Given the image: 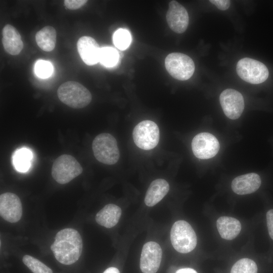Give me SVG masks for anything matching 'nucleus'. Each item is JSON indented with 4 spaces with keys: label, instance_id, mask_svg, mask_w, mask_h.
<instances>
[{
    "label": "nucleus",
    "instance_id": "obj_1",
    "mask_svg": "<svg viewBox=\"0 0 273 273\" xmlns=\"http://www.w3.org/2000/svg\"><path fill=\"white\" fill-rule=\"evenodd\" d=\"M82 238L75 229L66 228L59 231L51 246L55 257L60 263L70 265L76 262L82 251Z\"/></svg>",
    "mask_w": 273,
    "mask_h": 273
},
{
    "label": "nucleus",
    "instance_id": "obj_2",
    "mask_svg": "<svg viewBox=\"0 0 273 273\" xmlns=\"http://www.w3.org/2000/svg\"><path fill=\"white\" fill-rule=\"evenodd\" d=\"M57 95L63 103L74 109L87 106L92 99L91 93L84 86L74 81L62 83L58 88Z\"/></svg>",
    "mask_w": 273,
    "mask_h": 273
},
{
    "label": "nucleus",
    "instance_id": "obj_3",
    "mask_svg": "<svg viewBox=\"0 0 273 273\" xmlns=\"http://www.w3.org/2000/svg\"><path fill=\"white\" fill-rule=\"evenodd\" d=\"M92 149L96 159L103 164L113 165L119 159L117 141L110 133H102L97 135L92 143Z\"/></svg>",
    "mask_w": 273,
    "mask_h": 273
},
{
    "label": "nucleus",
    "instance_id": "obj_4",
    "mask_svg": "<svg viewBox=\"0 0 273 273\" xmlns=\"http://www.w3.org/2000/svg\"><path fill=\"white\" fill-rule=\"evenodd\" d=\"M170 240L175 250L181 253L192 251L197 243L194 230L188 222L182 220L175 222L172 226Z\"/></svg>",
    "mask_w": 273,
    "mask_h": 273
},
{
    "label": "nucleus",
    "instance_id": "obj_5",
    "mask_svg": "<svg viewBox=\"0 0 273 273\" xmlns=\"http://www.w3.org/2000/svg\"><path fill=\"white\" fill-rule=\"evenodd\" d=\"M83 168L72 156L63 154L54 161L52 167L53 178L60 184H65L79 175Z\"/></svg>",
    "mask_w": 273,
    "mask_h": 273
},
{
    "label": "nucleus",
    "instance_id": "obj_6",
    "mask_svg": "<svg viewBox=\"0 0 273 273\" xmlns=\"http://www.w3.org/2000/svg\"><path fill=\"white\" fill-rule=\"evenodd\" d=\"M165 67L169 74L179 80L190 79L195 71L193 60L188 55L180 53H172L165 59Z\"/></svg>",
    "mask_w": 273,
    "mask_h": 273
},
{
    "label": "nucleus",
    "instance_id": "obj_7",
    "mask_svg": "<svg viewBox=\"0 0 273 273\" xmlns=\"http://www.w3.org/2000/svg\"><path fill=\"white\" fill-rule=\"evenodd\" d=\"M236 71L243 80L252 84H259L268 78L269 72L266 66L257 60L245 58L237 64Z\"/></svg>",
    "mask_w": 273,
    "mask_h": 273
},
{
    "label": "nucleus",
    "instance_id": "obj_8",
    "mask_svg": "<svg viewBox=\"0 0 273 273\" xmlns=\"http://www.w3.org/2000/svg\"><path fill=\"white\" fill-rule=\"evenodd\" d=\"M137 147L146 150L154 148L158 144L160 132L158 125L151 120H144L138 124L132 132Z\"/></svg>",
    "mask_w": 273,
    "mask_h": 273
},
{
    "label": "nucleus",
    "instance_id": "obj_9",
    "mask_svg": "<svg viewBox=\"0 0 273 273\" xmlns=\"http://www.w3.org/2000/svg\"><path fill=\"white\" fill-rule=\"evenodd\" d=\"M219 148L218 140L209 132L198 133L192 142V149L194 155L201 159H208L214 157L218 152Z\"/></svg>",
    "mask_w": 273,
    "mask_h": 273
},
{
    "label": "nucleus",
    "instance_id": "obj_10",
    "mask_svg": "<svg viewBox=\"0 0 273 273\" xmlns=\"http://www.w3.org/2000/svg\"><path fill=\"white\" fill-rule=\"evenodd\" d=\"M219 101L224 114L229 118L236 119L242 114L244 100L238 91L232 88L224 90L220 95Z\"/></svg>",
    "mask_w": 273,
    "mask_h": 273
},
{
    "label": "nucleus",
    "instance_id": "obj_11",
    "mask_svg": "<svg viewBox=\"0 0 273 273\" xmlns=\"http://www.w3.org/2000/svg\"><path fill=\"white\" fill-rule=\"evenodd\" d=\"M162 256L160 246L155 242H148L143 247L140 266L143 273H156L159 268Z\"/></svg>",
    "mask_w": 273,
    "mask_h": 273
},
{
    "label": "nucleus",
    "instance_id": "obj_12",
    "mask_svg": "<svg viewBox=\"0 0 273 273\" xmlns=\"http://www.w3.org/2000/svg\"><path fill=\"white\" fill-rule=\"evenodd\" d=\"M22 205L15 194L7 192L0 195V215L5 220L15 223L22 216Z\"/></svg>",
    "mask_w": 273,
    "mask_h": 273
},
{
    "label": "nucleus",
    "instance_id": "obj_13",
    "mask_svg": "<svg viewBox=\"0 0 273 273\" xmlns=\"http://www.w3.org/2000/svg\"><path fill=\"white\" fill-rule=\"evenodd\" d=\"M166 21L172 31L177 33H182L186 30L189 25L188 12L178 2L171 1L169 3Z\"/></svg>",
    "mask_w": 273,
    "mask_h": 273
},
{
    "label": "nucleus",
    "instance_id": "obj_14",
    "mask_svg": "<svg viewBox=\"0 0 273 273\" xmlns=\"http://www.w3.org/2000/svg\"><path fill=\"white\" fill-rule=\"evenodd\" d=\"M77 46L80 58L86 65H94L99 62L101 48L94 38L82 36L78 39Z\"/></svg>",
    "mask_w": 273,
    "mask_h": 273
},
{
    "label": "nucleus",
    "instance_id": "obj_15",
    "mask_svg": "<svg viewBox=\"0 0 273 273\" xmlns=\"http://www.w3.org/2000/svg\"><path fill=\"white\" fill-rule=\"evenodd\" d=\"M261 183V178L256 173H249L235 177L231 187L233 192L238 195H246L256 191Z\"/></svg>",
    "mask_w": 273,
    "mask_h": 273
},
{
    "label": "nucleus",
    "instance_id": "obj_16",
    "mask_svg": "<svg viewBox=\"0 0 273 273\" xmlns=\"http://www.w3.org/2000/svg\"><path fill=\"white\" fill-rule=\"evenodd\" d=\"M2 43L5 50L12 55H18L23 48L20 34L10 24L6 25L3 29Z\"/></svg>",
    "mask_w": 273,
    "mask_h": 273
},
{
    "label": "nucleus",
    "instance_id": "obj_17",
    "mask_svg": "<svg viewBox=\"0 0 273 273\" xmlns=\"http://www.w3.org/2000/svg\"><path fill=\"white\" fill-rule=\"evenodd\" d=\"M169 190L168 182L162 178L153 180L148 188L144 202L149 207H152L159 202L167 194Z\"/></svg>",
    "mask_w": 273,
    "mask_h": 273
},
{
    "label": "nucleus",
    "instance_id": "obj_18",
    "mask_svg": "<svg viewBox=\"0 0 273 273\" xmlns=\"http://www.w3.org/2000/svg\"><path fill=\"white\" fill-rule=\"evenodd\" d=\"M121 209L117 205L109 204L105 205L96 214V222L107 228H111L117 224L121 215Z\"/></svg>",
    "mask_w": 273,
    "mask_h": 273
},
{
    "label": "nucleus",
    "instance_id": "obj_19",
    "mask_svg": "<svg viewBox=\"0 0 273 273\" xmlns=\"http://www.w3.org/2000/svg\"><path fill=\"white\" fill-rule=\"evenodd\" d=\"M216 226L221 237L227 240L235 239L241 230L240 222L236 218L230 216L218 218Z\"/></svg>",
    "mask_w": 273,
    "mask_h": 273
},
{
    "label": "nucleus",
    "instance_id": "obj_20",
    "mask_svg": "<svg viewBox=\"0 0 273 273\" xmlns=\"http://www.w3.org/2000/svg\"><path fill=\"white\" fill-rule=\"evenodd\" d=\"M57 32L51 26H46L37 31L35 40L38 46L43 51L50 52L55 47Z\"/></svg>",
    "mask_w": 273,
    "mask_h": 273
},
{
    "label": "nucleus",
    "instance_id": "obj_21",
    "mask_svg": "<svg viewBox=\"0 0 273 273\" xmlns=\"http://www.w3.org/2000/svg\"><path fill=\"white\" fill-rule=\"evenodd\" d=\"M32 158V153L29 149H20L14 155V165L18 171L26 172L30 166Z\"/></svg>",
    "mask_w": 273,
    "mask_h": 273
},
{
    "label": "nucleus",
    "instance_id": "obj_22",
    "mask_svg": "<svg viewBox=\"0 0 273 273\" xmlns=\"http://www.w3.org/2000/svg\"><path fill=\"white\" fill-rule=\"evenodd\" d=\"M119 54L116 50L111 47L101 49L99 62L107 67L115 66L119 60Z\"/></svg>",
    "mask_w": 273,
    "mask_h": 273
},
{
    "label": "nucleus",
    "instance_id": "obj_23",
    "mask_svg": "<svg viewBox=\"0 0 273 273\" xmlns=\"http://www.w3.org/2000/svg\"><path fill=\"white\" fill-rule=\"evenodd\" d=\"M22 261L33 273H53L50 267L30 255H24L23 257Z\"/></svg>",
    "mask_w": 273,
    "mask_h": 273
},
{
    "label": "nucleus",
    "instance_id": "obj_24",
    "mask_svg": "<svg viewBox=\"0 0 273 273\" xmlns=\"http://www.w3.org/2000/svg\"><path fill=\"white\" fill-rule=\"evenodd\" d=\"M257 266L256 263L249 258H242L236 262L233 266L231 273H257Z\"/></svg>",
    "mask_w": 273,
    "mask_h": 273
},
{
    "label": "nucleus",
    "instance_id": "obj_25",
    "mask_svg": "<svg viewBox=\"0 0 273 273\" xmlns=\"http://www.w3.org/2000/svg\"><path fill=\"white\" fill-rule=\"evenodd\" d=\"M131 36L129 32L124 29H118L113 35V42L119 50H124L130 45Z\"/></svg>",
    "mask_w": 273,
    "mask_h": 273
},
{
    "label": "nucleus",
    "instance_id": "obj_26",
    "mask_svg": "<svg viewBox=\"0 0 273 273\" xmlns=\"http://www.w3.org/2000/svg\"><path fill=\"white\" fill-rule=\"evenodd\" d=\"M53 70L52 64L45 60L37 61L34 66L36 75L41 78H47L51 76Z\"/></svg>",
    "mask_w": 273,
    "mask_h": 273
},
{
    "label": "nucleus",
    "instance_id": "obj_27",
    "mask_svg": "<svg viewBox=\"0 0 273 273\" xmlns=\"http://www.w3.org/2000/svg\"><path fill=\"white\" fill-rule=\"evenodd\" d=\"M87 2L86 0H65L64 4L67 9L76 10L82 7Z\"/></svg>",
    "mask_w": 273,
    "mask_h": 273
},
{
    "label": "nucleus",
    "instance_id": "obj_28",
    "mask_svg": "<svg viewBox=\"0 0 273 273\" xmlns=\"http://www.w3.org/2000/svg\"><path fill=\"white\" fill-rule=\"evenodd\" d=\"M266 221L269 236L273 240V209L267 211L266 213Z\"/></svg>",
    "mask_w": 273,
    "mask_h": 273
},
{
    "label": "nucleus",
    "instance_id": "obj_29",
    "mask_svg": "<svg viewBox=\"0 0 273 273\" xmlns=\"http://www.w3.org/2000/svg\"><path fill=\"white\" fill-rule=\"evenodd\" d=\"M209 2L222 11L228 9L231 5V2L228 0H210Z\"/></svg>",
    "mask_w": 273,
    "mask_h": 273
},
{
    "label": "nucleus",
    "instance_id": "obj_30",
    "mask_svg": "<svg viewBox=\"0 0 273 273\" xmlns=\"http://www.w3.org/2000/svg\"><path fill=\"white\" fill-rule=\"evenodd\" d=\"M176 273H197L194 269L191 268H184L178 270Z\"/></svg>",
    "mask_w": 273,
    "mask_h": 273
},
{
    "label": "nucleus",
    "instance_id": "obj_31",
    "mask_svg": "<svg viewBox=\"0 0 273 273\" xmlns=\"http://www.w3.org/2000/svg\"><path fill=\"white\" fill-rule=\"evenodd\" d=\"M103 273H120V272L117 268L110 267L106 269Z\"/></svg>",
    "mask_w": 273,
    "mask_h": 273
}]
</instances>
